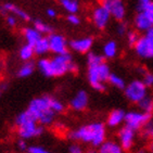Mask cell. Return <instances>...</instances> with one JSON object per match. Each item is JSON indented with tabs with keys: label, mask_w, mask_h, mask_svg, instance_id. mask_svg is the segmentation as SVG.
Masks as SVG:
<instances>
[{
	"label": "cell",
	"mask_w": 153,
	"mask_h": 153,
	"mask_svg": "<svg viewBox=\"0 0 153 153\" xmlns=\"http://www.w3.org/2000/svg\"><path fill=\"white\" fill-rule=\"evenodd\" d=\"M34 71H35V63H33L32 61H27L21 65L16 74L20 78H26L30 77L34 73Z\"/></svg>",
	"instance_id": "obj_23"
},
{
	"label": "cell",
	"mask_w": 153,
	"mask_h": 153,
	"mask_svg": "<svg viewBox=\"0 0 153 153\" xmlns=\"http://www.w3.org/2000/svg\"><path fill=\"white\" fill-rule=\"evenodd\" d=\"M139 37H140V36L138 35V32H137V30H128L126 34L127 42H128V45L131 46V47L135 46V44L138 41Z\"/></svg>",
	"instance_id": "obj_29"
},
{
	"label": "cell",
	"mask_w": 153,
	"mask_h": 153,
	"mask_svg": "<svg viewBox=\"0 0 153 153\" xmlns=\"http://www.w3.org/2000/svg\"><path fill=\"white\" fill-rule=\"evenodd\" d=\"M92 46H94V39L90 36L72 39L68 42V47L71 48L73 51H75L77 53H80V54L89 53L90 50L92 49Z\"/></svg>",
	"instance_id": "obj_13"
},
{
	"label": "cell",
	"mask_w": 153,
	"mask_h": 153,
	"mask_svg": "<svg viewBox=\"0 0 153 153\" xmlns=\"http://www.w3.org/2000/svg\"><path fill=\"white\" fill-rule=\"evenodd\" d=\"M112 73L110 66L105 62H100L98 64L88 65L87 78L92 88L97 91L105 90V82L109 79L110 74Z\"/></svg>",
	"instance_id": "obj_4"
},
{
	"label": "cell",
	"mask_w": 153,
	"mask_h": 153,
	"mask_svg": "<svg viewBox=\"0 0 153 153\" xmlns=\"http://www.w3.org/2000/svg\"><path fill=\"white\" fill-rule=\"evenodd\" d=\"M152 114L150 113H144L141 111H129L126 112L125 115V126L129 127L135 131L142 129L147 126L148 124L151 123Z\"/></svg>",
	"instance_id": "obj_7"
},
{
	"label": "cell",
	"mask_w": 153,
	"mask_h": 153,
	"mask_svg": "<svg viewBox=\"0 0 153 153\" xmlns=\"http://www.w3.org/2000/svg\"><path fill=\"white\" fill-rule=\"evenodd\" d=\"M124 94L127 100H129V102L137 104L139 101L149 94V91H148V87L144 85L142 80L134 79L129 84H127L126 87L124 88Z\"/></svg>",
	"instance_id": "obj_6"
},
{
	"label": "cell",
	"mask_w": 153,
	"mask_h": 153,
	"mask_svg": "<svg viewBox=\"0 0 153 153\" xmlns=\"http://www.w3.org/2000/svg\"><path fill=\"white\" fill-rule=\"evenodd\" d=\"M86 153H98V151H96V150H92V149H91V150H88V151H87V152H86Z\"/></svg>",
	"instance_id": "obj_45"
},
{
	"label": "cell",
	"mask_w": 153,
	"mask_h": 153,
	"mask_svg": "<svg viewBox=\"0 0 153 153\" xmlns=\"http://www.w3.org/2000/svg\"><path fill=\"white\" fill-rule=\"evenodd\" d=\"M18 148L19 150L21 151H27V149H28V146H27V142L26 140H24V139H19L18 140Z\"/></svg>",
	"instance_id": "obj_38"
},
{
	"label": "cell",
	"mask_w": 153,
	"mask_h": 153,
	"mask_svg": "<svg viewBox=\"0 0 153 153\" xmlns=\"http://www.w3.org/2000/svg\"><path fill=\"white\" fill-rule=\"evenodd\" d=\"M27 152L28 153H51L48 150H46L45 148L40 147V146H30L27 149Z\"/></svg>",
	"instance_id": "obj_34"
},
{
	"label": "cell",
	"mask_w": 153,
	"mask_h": 153,
	"mask_svg": "<svg viewBox=\"0 0 153 153\" xmlns=\"http://www.w3.org/2000/svg\"><path fill=\"white\" fill-rule=\"evenodd\" d=\"M1 13H2V14H8V13H10V14L16 16L18 19H21L22 21L30 20V14H28L25 10L21 9L20 7L15 6L14 3H11V2H7L1 7Z\"/></svg>",
	"instance_id": "obj_15"
},
{
	"label": "cell",
	"mask_w": 153,
	"mask_h": 153,
	"mask_svg": "<svg viewBox=\"0 0 153 153\" xmlns=\"http://www.w3.org/2000/svg\"><path fill=\"white\" fill-rule=\"evenodd\" d=\"M142 82H144V85L147 86L148 88L149 87H153V73H151V72L143 73V79H142Z\"/></svg>",
	"instance_id": "obj_31"
},
{
	"label": "cell",
	"mask_w": 153,
	"mask_h": 153,
	"mask_svg": "<svg viewBox=\"0 0 153 153\" xmlns=\"http://www.w3.org/2000/svg\"><path fill=\"white\" fill-rule=\"evenodd\" d=\"M14 124L19 137L24 140L39 137L44 134V126L39 125L38 122L33 117V115L27 110L16 115Z\"/></svg>",
	"instance_id": "obj_3"
},
{
	"label": "cell",
	"mask_w": 153,
	"mask_h": 153,
	"mask_svg": "<svg viewBox=\"0 0 153 153\" xmlns=\"http://www.w3.org/2000/svg\"><path fill=\"white\" fill-rule=\"evenodd\" d=\"M136 153H147V151L143 150V149H140V150H138Z\"/></svg>",
	"instance_id": "obj_44"
},
{
	"label": "cell",
	"mask_w": 153,
	"mask_h": 153,
	"mask_svg": "<svg viewBox=\"0 0 153 153\" xmlns=\"http://www.w3.org/2000/svg\"><path fill=\"white\" fill-rule=\"evenodd\" d=\"M137 104H138L139 111L144 113H150V114L153 113V97H151L149 94L146 96L142 100L139 101Z\"/></svg>",
	"instance_id": "obj_25"
},
{
	"label": "cell",
	"mask_w": 153,
	"mask_h": 153,
	"mask_svg": "<svg viewBox=\"0 0 153 153\" xmlns=\"http://www.w3.org/2000/svg\"><path fill=\"white\" fill-rule=\"evenodd\" d=\"M118 143L124 149V151H129L134 147L136 139V131L127 126L122 127L117 133Z\"/></svg>",
	"instance_id": "obj_12"
},
{
	"label": "cell",
	"mask_w": 153,
	"mask_h": 153,
	"mask_svg": "<svg viewBox=\"0 0 153 153\" xmlns=\"http://www.w3.org/2000/svg\"><path fill=\"white\" fill-rule=\"evenodd\" d=\"M22 33H23V37L25 39V42L30 45V46H34L42 37V35L34 26L25 27V28H23Z\"/></svg>",
	"instance_id": "obj_19"
},
{
	"label": "cell",
	"mask_w": 153,
	"mask_h": 153,
	"mask_svg": "<svg viewBox=\"0 0 153 153\" xmlns=\"http://www.w3.org/2000/svg\"><path fill=\"white\" fill-rule=\"evenodd\" d=\"M7 88H8V84H7V82H1V84H0V96H1V94H2Z\"/></svg>",
	"instance_id": "obj_42"
},
{
	"label": "cell",
	"mask_w": 153,
	"mask_h": 153,
	"mask_svg": "<svg viewBox=\"0 0 153 153\" xmlns=\"http://www.w3.org/2000/svg\"><path fill=\"white\" fill-rule=\"evenodd\" d=\"M68 138L74 141L82 143H90L96 148H99L106 140V127L101 122L82 125L79 128L68 133Z\"/></svg>",
	"instance_id": "obj_1"
},
{
	"label": "cell",
	"mask_w": 153,
	"mask_h": 153,
	"mask_svg": "<svg viewBox=\"0 0 153 153\" xmlns=\"http://www.w3.org/2000/svg\"><path fill=\"white\" fill-rule=\"evenodd\" d=\"M152 2V0H136V10L138 12H142L147 9L149 4Z\"/></svg>",
	"instance_id": "obj_30"
},
{
	"label": "cell",
	"mask_w": 153,
	"mask_h": 153,
	"mask_svg": "<svg viewBox=\"0 0 153 153\" xmlns=\"http://www.w3.org/2000/svg\"><path fill=\"white\" fill-rule=\"evenodd\" d=\"M149 153H153V142L150 144V147H149Z\"/></svg>",
	"instance_id": "obj_43"
},
{
	"label": "cell",
	"mask_w": 153,
	"mask_h": 153,
	"mask_svg": "<svg viewBox=\"0 0 153 153\" xmlns=\"http://www.w3.org/2000/svg\"><path fill=\"white\" fill-rule=\"evenodd\" d=\"M34 52H35V56H45L47 53L50 52V47H49V40H48V37H41L37 42H36L34 46Z\"/></svg>",
	"instance_id": "obj_21"
},
{
	"label": "cell",
	"mask_w": 153,
	"mask_h": 153,
	"mask_svg": "<svg viewBox=\"0 0 153 153\" xmlns=\"http://www.w3.org/2000/svg\"><path fill=\"white\" fill-rule=\"evenodd\" d=\"M59 3L68 14H77L80 10L79 0H59Z\"/></svg>",
	"instance_id": "obj_22"
},
{
	"label": "cell",
	"mask_w": 153,
	"mask_h": 153,
	"mask_svg": "<svg viewBox=\"0 0 153 153\" xmlns=\"http://www.w3.org/2000/svg\"><path fill=\"white\" fill-rule=\"evenodd\" d=\"M144 35L147 36L148 38H150V39H152V40H153V25L147 30V32L144 33Z\"/></svg>",
	"instance_id": "obj_41"
},
{
	"label": "cell",
	"mask_w": 153,
	"mask_h": 153,
	"mask_svg": "<svg viewBox=\"0 0 153 153\" xmlns=\"http://www.w3.org/2000/svg\"><path fill=\"white\" fill-rule=\"evenodd\" d=\"M34 27H35L36 30H38L40 33L41 35H50L51 33H53V28L51 27V25H49L48 23L44 22V21L41 20H35L34 21Z\"/></svg>",
	"instance_id": "obj_27"
},
{
	"label": "cell",
	"mask_w": 153,
	"mask_h": 153,
	"mask_svg": "<svg viewBox=\"0 0 153 153\" xmlns=\"http://www.w3.org/2000/svg\"><path fill=\"white\" fill-rule=\"evenodd\" d=\"M118 53V46L116 41L108 40L102 47V56L104 59H114Z\"/></svg>",
	"instance_id": "obj_20"
},
{
	"label": "cell",
	"mask_w": 153,
	"mask_h": 153,
	"mask_svg": "<svg viewBox=\"0 0 153 153\" xmlns=\"http://www.w3.org/2000/svg\"><path fill=\"white\" fill-rule=\"evenodd\" d=\"M100 4L109 11L111 18L117 22H123L126 18V6L124 0H101Z\"/></svg>",
	"instance_id": "obj_8"
},
{
	"label": "cell",
	"mask_w": 153,
	"mask_h": 153,
	"mask_svg": "<svg viewBox=\"0 0 153 153\" xmlns=\"http://www.w3.org/2000/svg\"><path fill=\"white\" fill-rule=\"evenodd\" d=\"M108 82L116 89H123L124 90V88L126 87V82H125L123 77H121L120 75H117V74H115V73L110 74Z\"/></svg>",
	"instance_id": "obj_26"
},
{
	"label": "cell",
	"mask_w": 153,
	"mask_h": 153,
	"mask_svg": "<svg viewBox=\"0 0 153 153\" xmlns=\"http://www.w3.org/2000/svg\"><path fill=\"white\" fill-rule=\"evenodd\" d=\"M46 14L51 19H56L58 16V11L56 9H53V8H48L47 11H46Z\"/></svg>",
	"instance_id": "obj_40"
},
{
	"label": "cell",
	"mask_w": 153,
	"mask_h": 153,
	"mask_svg": "<svg viewBox=\"0 0 153 153\" xmlns=\"http://www.w3.org/2000/svg\"><path fill=\"white\" fill-rule=\"evenodd\" d=\"M50 106H51V110H52L56 114L63 113L65 110L64 103H62L60 100H58V99H56V98H53V97L50 98Z\"/></svg>",
	"instance_id": "obj_28"
},
{
	"label": "cell",
	"mask_w": 153,
	"mask_h": 153,
	"mask_svg": "<svg viewBox=\"0 0 153 153\" xmlns=\"http://www.w3.org/2000/svg\"><path fill=\"white\" fill-rule=\"evenodd\" d=\"M90 18H91V22L94 25V27L100 30L106 28V26L109 25L110 21L112 19L109 11L101 4H98L91 10Z\"/></svg>",
	"instance_id": "obj_9"
},
{
	"label": "cell",
	"mask_w": 153,
	"mask_h": 153,
	"mask_svg": "<svg viewBox=\"0 0 153 153\" xmlns=\"http://www.w3.org/2000/svg\"><path fill=\"white\" fill-rule=\"evenodd\" d=\"M68 153H85V151L82 150V148L80 147L79 144L73 143L68 148Z\"/></svg>",
	"instance_id": "obj_36"
},
{
	"label": "cell",
	"mask_w": 153,
	"mask_h": 153,
	"mask_svg": "<svg viewBox=\"0 0 153 153\" xmlns=\"http://www.w3.org/2000/svg\"><path fill=\"white\" fill-rule=\"evenodd\" d=\"M144 12L147 13V15L149 16V19H150L151 22H152V24H153V1L149 4V7H148L147 9L144 10Z\"/></svg>",
	"instance_id": "obj_39"
},
{
	"label": "cell",
	"mask_w": 153,
	"mask_h": 153,
	"mask_svg": "<svg viewBox=\"0 0 153 153\" xmlns=\"http://www.w3.org/2000/svg\"><path fill=\"white\" fill-rule=\"evenodd\" d=\"M50 52L56 54H64L68 52V42L64 36L58 33H51L48 36Z\"/></svg>",
	"instance_id": "obj_10"
},
{
	"label": "cell",
	"mask_w": 153,
	"mask_h": 153,
	"mask_svg": "<svg viewBox=\"0 0 153 153\" xmlns=\"http://www.w3.org/2000/svg\"><path fill=\"white\" fill-rule=\"evenodd\" d=\"M125 115L126 112L122 109H115L113 111L110 112V114L108 115L106 118V125L111 128H115L118 127L121 124H123L125 122Z\"/></svg>",
	"instance_id": "obj_17"
},
{
	"label": "cell",
	"mask_w": 153,
	"mask_h": 153,
	"mask_svg": "<svg viewBox=\"0 0 153 153\" xmlns=\"http://www.w3.org/2000/svg\"><path fill=\"white\" fill-rule=\"evenodd\" d=\"M136 54L141 59H152L153 58V40L147 36L139 37L138 41L134 46Z\"/></svg>",
	"instance_id": "obj_11"
},
{
	"label": "cell",
	"mask_w": 153,
	"mask_h": 153,
	"mask_svg": "<svg viewBox=\"0 0 153 153\" xmlns=\"http://www.w3.org/2000/svg\"><path fill=\"white\" fill-rule=\"evenodd\" d=\"M50 68L51 77H61L68 73H75L78 71V66L68 52L56 54L53 58H50Z\"/></svg>",
	"instance_id": "obj_5"
},
{
	"label": "cell",
	"mask_w": 153,
	"mask_h": 153,
	"mask_svg": "<svg viewBox=\"0 0 153 153\" xmlns=\"http://www.w3.org/2000/svg\"><path fill=\"white\" fill-rule=\"evenodd\" d=\"M35 52H34V47L28 44H25L21 47L20 51H19V56L20 59L24 62L30 61L34 58Z\"/></svg>",
	"instance_id": "obj_24"
},
{
	"label": "cell",
	"mask_w": 153,
	"mask_h": 153,
	"mask_svg": "<svg viewBox=\"0 0 153 153\" xmlns=\"http://www.w3.org/2000/svg\"><path fill=\"white\" fill-rule=\"evenodd\" d=\"M66 21L73 26H78L80 24V18L77 14H68Z\"/></svg>",
	"instance_id": "obj_32"
},
{
	"label": "cell",
	"mask_w": 153,
	"mask_h": 153,
	"mask_svg": "<svg viewBox=\"0 0 153 153\" xmlns=\"http://www.w3.org/2000/svg\"><path fill=\"white\" fill-rule=\"evenodd\" d=\"M144 136H147L149 138L152 140L153 142V125H151L150 123L148 124L147 126L144 127V133H143Z\"/></svg>",
	"instance_id": "obj_37"
},
{
	"label": "cell",
	"mask_w": 153,
	"mask_h": 153,
	"mask_svg": "<svg viewBox=\"0 0 153 153\" xmlns=\"http://www.w3.org/2000/svg\"><path fill=\"white\" fill-rule=\"evenodd\" d=\"M127 32H128V27H127L126 23L125 22H120L118 23V25L116 26V33H117L120 36H124L126 35Z\"/></svg>",
	"instance_id": "obj_33"
},
{
	"label": "cell",
	"mask_w": 153,
	"mask_h": 153,
	"mask_svg": "<svg viewBox=\"0 0 153 153\" xmlns=\"http://www.w3.org/2000/svg\"><path fill=\"white\" fill-rule=\"evenodd\" d=\"M98 153H125V151L117 141L105 140L98 148Z\"/></svg>",
	"instance_id": "obj_18"
},
{
	"label": "cell",
	"mask_w": 153,
	"mask_h": 153,
	"mask_svg": "<svg viewBox=\"0 0 153 153\" xmlns=\"http://www.w3.org/2000/svg\"><path fill=\"white\" fill-rule=\"evenodd\" d=\"M50 98L51 96L48 94L34 98L27 108V111L41 126H50L56 120V114L51 110Z\"/></svg>",
	"instance_id": "obj_2"
},
{
	"label": "cell",
	"mask_w": 153,
	"mask_h": 153,
	"mask_svg": "<svg viewBox=\"0 0 153 153\" xmlns=\"http://www.w3.org/2000/svg\"><path fill=\"white\" fill-rule=\"evenodd\" d=\"M152 25V22H151V20L149 19L146 12H137V14L134 18V27L137 32L146 33Z\"/></svg>",
	"instance_id": "obj_16"
},
{
	"label": "cell",
	"mask_w": 153,
	"mask_h": 153,
	"mask_svg": "<svg viewBox=\"0 0 153 153\" xmlns=\"http://www.w3.org/2000/svg\"><path fill=\"white\" fill-rule=\"evenodd\" d=\"M89 103V96L85 90H78L70 101V108L76 112H82L87 109Z\"/></svg>",
	"instance_id": "obj_14"
},
{
	"label": "cell",
	"mask_w": 153,
	"mask_h": 153,
	"mask_svg": "<svg viewBox=\"0 0 153 153\" xmlns=\"http://www.w3.org/2000/svg\"><path fill=\"white\" fill-rule=\"evenodd\" d=\"M6 23L9 27H15L18 25V18L14 16V15H7L6 18Z\"/></svg>",
	"instance_id": "obj_35"
}]
</instances>
